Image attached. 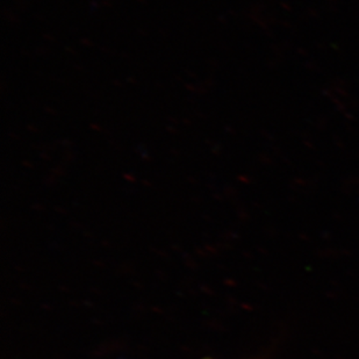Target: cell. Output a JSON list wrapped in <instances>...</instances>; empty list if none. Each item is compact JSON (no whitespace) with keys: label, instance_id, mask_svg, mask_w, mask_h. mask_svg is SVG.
Wrapping results in <instances>:
<instances>
[]
</instances>
